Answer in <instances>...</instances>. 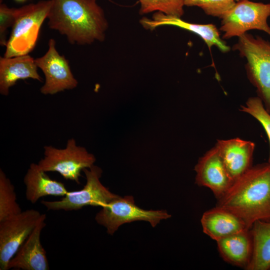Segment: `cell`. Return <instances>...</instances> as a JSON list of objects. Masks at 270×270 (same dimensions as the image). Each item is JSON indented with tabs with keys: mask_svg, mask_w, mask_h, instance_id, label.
Instances as JSON below:
<instances>
[{
	"mask_svg": "<svg viewBox=\"0 0 270 270\" xmlns=\"http://www.w3.org/2000/svg\"><path fill=\"white\" fill-rule=\"evenodd\" d=\"M47 17L50 28L72 44L84 46L106 38L108 22L96 0H50Z\"/></svg>",
	"mask_w": 270,
	"mask_h": 270,
	"instance_id": "cell-1",
	"label": "cell"
},
{
	"mask_svg": "<svg viewBox=\"0 0 270 270\" xmlns=\"http://www.w3.org/2000/svg\"><path fill=\"white\" fill-rule=\"evenodd\" d=\"M216 206L239 217L249 229L270 220V162L250 167L218 198Z\"/></svg>",
	"mask_w": 270,
	"mask_h": 270,
	"instance_id": "cell-2",
	"label": "cell"
},
{
	"mask_svg": "<svg viewBox=\"0 0 270 270\" xmlns=\"http://www.w3.org/2000/svg\"><path fill=\"white\" fill-rule=\"evenodd\" d=\"M232 49L246 58L248 79L270 114V42L246 32L238 37Z\"/></svg>",
	"mask_w": 270,
	"mask_h": 270,
	"instance_id": "cell-3",
	"label": "cell"
},
{
	"mask_svg": "<svg viewBox=\"0 0 270 270\" xmlns=\"http://www.w3.org/2000/svg\"><path fill=\"white\" fill-rule=\"evenodd\" d=\"M50 0H42L16 8V18L4 56L28 54L34 48L40 28L47 18Z\"/></svg>",
	"mask_w": 270,
	"mask_h": 270,
	"instance_id": "cell-4",
	"label": "cell"
},
{
	"mask_svg": "<svg viewBox=\"0 0 270 270\" xmlns=\"http://www.w3.org/2000/svg\"><path fill=\"white\" fill-rule=\"evenodd\" d=\"M94 156L84 147L78 146L74 138L67 141L66 148L44 146V157L38 164L46 172H58L64 178L80 184L81 172L94 165Z\"/></svg>",
	"mask_w": 270,
	"mask_h": 270,
	"instance_id": "cell-5",
	"label": "cell"
},
{
	"mask_svg": "<svg viewBox=\"0 0 270 270\" xmlns=\"http://www.w3.org/2000/svg\"><path fill=\"white\" fill-rule=\"evenodd\" d=\"M86 176V183L78 190L70 191L58 200H42L41 203L48 210L65 211L77 210L86 206L102 207L119 196L110 192L101 183L100 179L102 170L93 165L83 170Z\"/></svg>",
	"mask_w": 270,
	"mask_h": 270,
	"instance_id": "cell-6",
	"label": "cell"
},
{
	"mask_svg": "<svg viewBox=\"0 0 270 270\" xmlns=\"http://www.w3.org/2000/svg\"><path fill=\"white\" fill-rule=\"evenodd\" d=\"M270 16V4L249 0L236 2L221 18L220 30L224 32L222 38H238L252 30H262L270 36V27L267 22Z\"/></svg>",
	"mask_w": 270,
	"mask_h": 270,
	"instance_id": "cell-7",
	"label": "cell"
},
{
	"mask_svg": "<svg viewBox=\"0 0 270 270\" xmlns=\"http://www.w3.org/2000/svg\"><path fill=\"white\" fill-rule=\"evenodd\" d=\"M171 217L164 210H145L138 207L132 196H119L102 207L97 213L95 220L106 228L107 232L113 234L122 224L134 221L149 222L156 226L161 220Z\"/></svg>",
	"mask_w": 270,
	"mask_h": 270,
	"instance_id": "cell-8",
	"label": "cell"
},
{
	"mask_svg": "<svg viewBox=\"0 0 270 270\" xmlns=\"http://www.w3.org/2000/svg\"><path fill=\"white\" fill-rule=\"evenodd\" d=\"M44 214L30 209L0 222V270H8L9 262L26 241Z\"/></svg>",
	"mask_w": 270,
	"mask_h": 270,
	"instance_id": "cell-9",
	"label": "cell"
},
{
	"mask_svg": "<svg viewBox=\"0 0 270 270\" xmlns=\"http://www.w3.org/2000/svg\"><path fill=\"white\" fill-rule=\"evenodd\" d=\"M56 44L54 38H50L48 51L42 56L35 59L38 68L44 76L45 82L40 92L45 95H52L65 90H72L78 84L68 61L57 51Z\"/></svg>",
	"mask_w": 270,
	"mask_h": 270,
	"instance_id": "cell-10",
	"label": "cell"
},
{
	"mask_svg": "<svg viewBox=\"0 0 270 270\" xmlns=\"http://www.w3.org/2000/svg\"><path fill=\"white\" fill-rule=\"evenodd\" d=\"M194 170L196 183L199 186L210 188L217 199L234 182L216 145L200 158Z\"/></svg>",
	"mask_w": 270,
	"mask_h": 270,
	"instance_id": "cell-11",
	"label": "cell"
},
{
	"mask_svg": "<svg viewBox=\"0 0 270 270\" xmlns=\"http://www.w3.org/2000/svg\"><path fill=\"white\" fill-rule=\"evenodd\" d=\"M140 23L146 30H153L161 26H174L190 31L202 38L210 50L216 46L222 52L230 51V47L220 37L218 30L213 24H197L184 20L180 17L155 12L151 18L143 17Z\"/></svg>",
	"mask_w": 270,
	"mask_h": 270,
	"instance_id": "cell-12",
	"label": "cell"
},
{
	"mask_svg": "<svg viewBox=\"0 0 270 270\" xmlns=\"http://www.w3.org/2000/svg\"><path fill=\"white\" fill-rule=\"evenodd\" d=\"M46 216H44L33 231L9 262L8 269L48 270L46 251L40 242V234L46 226Z\"/></svg>",
	"mask_w": 270,
	"mask_h": 270,
	"instance_id": "cell-13",
	"label": "cell"
},
{
	"mask_svg": "<svg viewBox=\"0 0 270 270\" xmlns=\"http://www.w3.org/2000/svg\"><path fill=\"white\" fill-rule=\"evenodd\" d=\"M215 145L234 182L252 166L254 142L236 138L218 140Z\"/></svg>",
	"mask_w": 270,
	"mask_h": 270,
	"instance_id": "cell-14",
	"label": "cell"
},
{
	"mask_svg": "<svg viewBox=\"0 0 270 270\" xmlns=\"http://www.w3.org/2000/svg\"><path fill=\"white\" fill-rule=\"evenodd\" d=\"M35 59L26 54L10 58L0 57V93L8 96L10 88L18 80L32 78L42 82Z\"/></svg>",
	"mask_w": 270,
	"mask_h": 270,
	"instance_id": "cell-15",
	"label": "cell"
},
{
	"mask_svg": "<svg viewBox=\"0 0 270 270\" xmlns=\"http://www.w3.org/2000/svg\"><path fill=\"white\" fill-rule=\"evenodd\" d=\"M200 222L203 232L216 241L250 230L239 217L218 206L205 212Z\"/></svg>",
	"mask_w": 270,
	"mask_h": 270,
	"instance_id": "cell-16",
	"label": "cell"
},
{
	"mask_svg": "<svg viewBox=\"0 0 270 270\" xmlns=\"http://www.w3.org/2000/svg\"><path fill=\"white\" fill-rule=\"evenodd\" d=\"M24 182L26 186V198L33 204L42 197H62L68 192L64 184L50 178L36 163L30 164Z\"/></svg>",
	"mask_w": 270,
	"mask_h": 270,
	"instance_id": "cell-17",
	"label": "cell"
},
{
	"mask_svg": "<svg viewBox=\"0 0 270 270\" xmlns=\"http://www.w3.org/2000/svg\"><path fill=\"white\" fill-rule=\"evenodd\" d=\"M216 242L219 252L224 260L246 268L252 254L250 230L228 236Z\"/></svg>",
	"mask_w": 270,
	"mask_h": 270,
	"instance_id": "cell-18",
	"label": "cell"
},
{
	"mask_svg": "<svg viewBox=\"0 0 270 270\" xmlns=\"http://www.w3.org/2000/svg\"><path fill=\"white\" fill-rule=\"evenodd\" d=\"M252 254L248 270H270V220L256 221L250 229Z\"/></svg>",
	"mask_w": 270,
	"mask_h": 270,
	"instance_id": "cell-19",
	"label": "cell"
},
{
	"mask_svg": "<svg viewBox=\"0 0 270 270\" xmlns=\"http://www.w3.org/2000/svg\"><path fill=\"white\" fill-rule=\"evenodd\" d=\"M14 186L0 169V222L22 212Z\"/></svg>",
	"mask_w": 270,
	"mask_h": 270,
	"instance_id": "cell-20",
	"label": "cell"
},
{
	"mask_svg": "<svg viewBox=\"0 0 270 270\" xmlns=\"http://www.w3.org/2000/svg\"><path fill=\"white\" fill-rule=\"evenodd\" d=\"M140 7V14L152 12H161L164 14L181 18L184 14V0H138Z\"/></svg>",
	"mask_w": 270,
	"mask_h": 270,
	"instance_id": "cell-21",
	"label": "cell"
},
{
	"mask_svg": "<svg viewBox=\"0 0 270 270\" xmlns=\"http://www.w3.org/2000/svg\"><path fill=\"white\" fill-rule=\"evenodd\" d=\"M184 6H198L208 15L222 18L236 3L234 0H184Z\"/></svg>",
	"mask_w": 270,
	"mask_h": 270,
	"instance_id": "cell-22",
	"label": "cell"
},
{
	"mask_svg": "<svg viewBox=\"0 0 270 270\" xmlns=\"http://www.w3.org/2000/svg\"><path fill=\"white\" fill-rule=\"evenodd\" d=\"M240 111L248 114L258 120L266 133L270 145V114L266 109L258 96L250 98L245 106H240ZM270 162V150L268 162Z\"/></svg>",
	"mask_w": 270,
	"mask_h": 270,
	"instance_id": "cell-23",
	"label": "cell"
},
{
	"mask_svg": "<svg viewBox=\"0 0 270 270\" xmlns=\"http://www.w3.org/2000/svg\"><path fill=\"white\" fill-rule=\"evenodd\" d=\"M16 8H9L0 2V44L2 46H6V32L8 28L12 27L16 18Z\"/></svg>",
	"mask_w": 270,
	"mask_h": 270,
	"instance_id": "cell-24",
	"label": "cell"
},
{
	"mask_svg": "<svg viewBox=\"0 0 270 270\" xmlns=\"http://www.w3.org/2000/svg\"><path fill=\"white\" fill-rule=\"evenodd\" d=\"M14 0L17 2H24L26 1V0Z\"/></svg>",
	"mask_w": 270,
	"mask_h": 270,
	"instance_id": "cell-25",
	"label": "cell"
},
{
	"mask_svg": "<svg viewBox=\"0 0 270 270\" xmlns=\"http://www.w3.org/2000/svg\"><path fill=\"white\" fill-rule=\"evenodd\" d=\"M236 2H238V1H240V0H234Z\"/></svg>",
	"mask_w": 270,
	"mask_h": 270,
	"instance_id": "cell-26",
	"label": "cell"
}]
</instances>
